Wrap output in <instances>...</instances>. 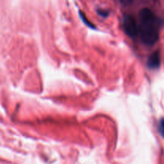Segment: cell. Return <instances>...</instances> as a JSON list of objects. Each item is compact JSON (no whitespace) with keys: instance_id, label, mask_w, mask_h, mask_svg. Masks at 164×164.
<instances>
[{"instance_id":"1","label":"cell","mask_w":164,"mask_h":164,"mask_svg":"<svg viewBox=\"0 0 164 164\" xmlns=\"http://www.w3.org/2000/svg\"><path fill=\"white\" fill-rule=\"evenodd\" d=\"M139 35L142 42L148 46H152L159 39L158 20L153 11L148 7L142 8L139 12Z\"/></svg>"},{"instance_id":"2","label":"cell","mask_w":164,"mask_h":164,"mask_svg":"<svg viewBox=\"0 0 164 164\" xmlns=\"http://www.w3.org/2000/svg\"><path fill=\"white\" fill-rule=\"evenodd\" d=\"M122 25H123V29L128 36L135 38L138 35V33H139L138 23H137L135 18L133 15L129 14H125L123 16Z\"/></svg>"},{"instance_id":"3","label":"cell","mask_w":164,"mask_h":164,"mask_svg":"<svg viewBox=\"0 0 164 164\" xmlns=\"http://www.w3.org/2000/svg\"><path fill=\"white\" fill-rule=\"evenodd\" d=\"M160 54L159 51H155L151 54L147 60V67L150 69H156L160 65Z\"/></svg>"},{"instance_id":"4","label":"cell","mask_w":164,"mask_h":164,"mask_svg":"<svg viewBox=\"0 0 164 164\" xmlns=\"http://www.w3.org/2000/svg\"><path fill=\"white\" fill-rule=\"evenodd\" d=\"M79 14H80V16H81V19H82V20H83V22L86 24L87 27H91V28H95V27H94V25L92 24V23H91V22H89V21H87L86 20V17H85V15H84V14H83V12H79Z\"/></svg>"},{"instance_id":"5","label":"cell","mask_w":164,"mask_h":164,"mask_svg":"<svg viewBox=\"0 0 164 164\" xmlns=\"http://www.w3.org/2000/svg\"><path fill=\"white\" fill-rule=\"evenodd\" d=\"M97 13L99 15H100V16L102 17H104V18H106V17L108 16L109 14V12L107 10H104V9H102V8L97 9Z\"/></svg>"},{"instance_id":"6","label":"cell","mask_w":164,"mask_h":164,"mask_svg":"<svg viewBox=\"0 0 164 164\" xmlns=\"http://www.w3.org/2000/svg\"><path fill=\"white\" fill-rule=\"evenodd\" d=\"M159 131L161 134V135L164 138V119H162L160 120L159 124Z\"/></svg>"}]
</instances>
